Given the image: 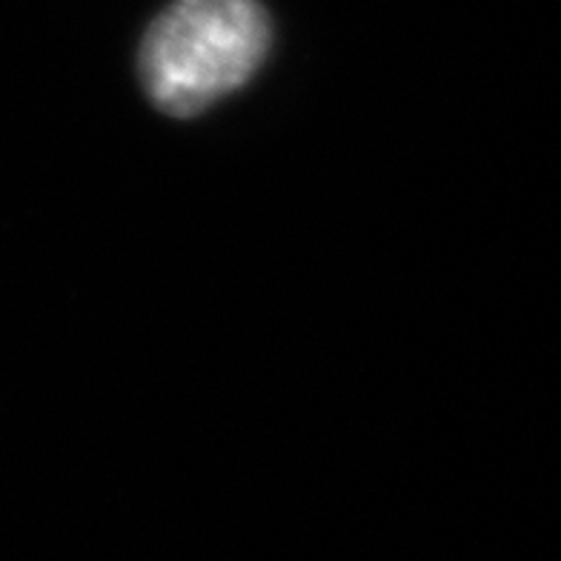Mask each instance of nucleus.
Returning <instances> with one entry per match:
<instances>
[{
	"instance_id": "obj_1",
	"label": "nucleus",
	"mask_w": 561,
	"mask_h": 561,
	"mask_svg": "<svg viewBox=\"0 0 561 561\" xmlns=\"http://www.w3.org/2000/svg\"><path fill=\"white\" fill-rule=\"evenodd\" d=\"M259 0H172L140 44V81L172 118H193L244 87L270 53Z\"/></svg>"
}]
</instances>
